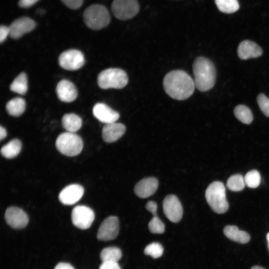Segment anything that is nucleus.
<instances>
[{"mask_svg":"<svg viewBox=\"0 0 269 269\" xmlns=\"http://www.w3.org/2000/svg\"><path fill=\"white\" fill-rule=\"evenodd\" d=\"M163 85L165 92L177 100L189 98L195 87L194 80L186 72L180 70L168 73L163 79Z\"/></svg>","mask_w":269,"mask_h":269,"instance_id":"obj_1","label":"nucleus"},{"mask_svg":"<svg viewBox=\"0 0 269 269\" xmlns=\"http://www.w3.org/2000/svg\"><path fill=\"white\" fill-rule=\"evenodd\" d=\"M195 87L201 92L212 89L216 80V69L213 63L204 57H197L193 63Z\"/></svg>","mask_w":269,"mask_h":269,"instance_id":"obj_2","label":"nucleus"},{"mask_svg":"<svg viewBox=\"0 0 269 269\" xmlns=\"http://www.w3.org/2000/svg\"><path fill=\"white\" fill-rule=\"evenodd\" d=\"M83 19L85 24L93 30H99L106 27L110 22L111 16L104 5L93 4L85 10Z\"/></svg>","mask_w":269,"mask_h":269,"instance_id":"obj_3","label":"nucleus"},{"mask_svg":"<svg viewBox=\"0 0 269 269\" xmlns=\"http://www.w3.org/2000/svg\"><path fill=\"white\" fill-rule=\"evenodd\" d=\"M205 198L215 212L222 214L228 210L229 205L226 197V189L222 182L214 181L211 183L205 191Z\"/></svg>","mask_w":269,"mask_h":269,"instance_id":"obj_4","label":"nucleus"},{"mask_svg":"<svg viewBox=\"0 0 269 269\" xmlns=\"http://www.w3.org/2000/svg\"><path fill=\"white\" fill-rule=\"evenodd\" d=\"M97 83L102 89H122L128 83L126 72L122 69L111 68L101 72L98 76Z\"/></svg>","mask_w":269,"mask_h":269,"instance_id":"obj_5","label":"nucleus"},{"mask_svg":"<svg viewBox=\"0 0 269 269\" xmlns=\"http://www.w3.org/2000/svg\"><path fill=\"white\" fill-rule=\"evenodd\" d=\"M55 145L61 153L66 156L78 155L83 148V143L81 137L74 133H63L57 137Z\"/></svg>","mask_w":269,"mask_h":269,"instance_id":"obj_6","label":"nucleus"},{"mask_svg":"<svg viewBox=\"0 0 269 269\" xmlns=\"http://www.w3.org/2000/svg\"><path fill=\"white\" fill-rule=\"evenodd\" d=\"M111 10L117 19L126 20L133 18L138 13L139 5L137 0H114Z\"/></svg>","mask_w":269,"mask_h":269,"instance_id":"obj_7","label":"nucleus"},{"mask_svg":"<svg viewBox=\"0 0 269 269\" xmlns=\"http://www.w3.org/2000/svg\"><path fill=\"white\" fill-rule=\"evenodd\" d=\"M94 219V211L91 208L86 206H77L72 211V222L78 228L88 229L91 226Z\"/></svg>","mask_w":269,"mask_h":269,"instance_id":"obj_8","label":"nucleus"},{"mask_svg":"<svg viewBox=\"0 0 269 269\" xmlns=\"http://www.w3.org/2000/svg\"><path fill=\"white\" fill-rule=\"evenodd\" d=\"M59 64L62 68L70 71L77 70L84 64L83 54L77 49H70L62 52L59 57Z\"/></svg>","mask_w":269,"mask_h":269,"instance_id":"obj_9","label":"nucleus"},{"mask_svg":"<svg viewBox=\"0 0 269 269\" xmlns=\"http://www.w3.org/2000/svg\"><path fill=\"white\" fill-rule=\"evenodd\" d=\"M163 211L165 216L171 222L177 223L182 217L183 208L178 198L174 195H168L163 200Z\"/></svg>","mask_w":269,"mask_h":269,"instance_id":"obj_10","label":"nucleus"},{"mask_svg":"<svg viewBox=\"0 0 269 269\" xmlns=\"http://www.w3.org/2000/svg\"><path fill=\"white\" fill-rule=\"evenodd\" d=\"M119 232V221L117 217L111 216L106 218L101 223L98 230L97 237L101 241L115 239Z\"/></svg>","mask_w":269,"mask_h":269,"instance_id":"obj_11","label":"nucleus"},{"mask_svg":"<svg viewBox=\"0 0 269 269\" xmlns=\"http://www.w3.org/2000/svg\"><path fill=\"white\" fill-rule=\"evenodd\" d=\"M35 26V22L30 17H19L9 26V36L14 39H17L24 34L31 31Z\"/></svg>","mask_w":269,"mask_h":269,"instance_id":"obj_12","label":"nucleus"},{"mask_svg":"<svg viewBox=\"0 0 269 269\" xmlns=\"http://www.w3.org/2000/svg\"><path fill=\"white\" fill-rule=\"evenodd\" d=\"M6 223L14 229L25 228L28 223V216L21 209L16 207H8L5 213Z\"/></svg>","mask_w":269,"mask_h":269,"instance_id":"obj_13","label":"nucleus"},{"mask_svg":"<svg viewBox=\"0 0 269 269\" xmlns=\"http://www.w3.org/2000/svg\"><path fill=\"white\" fill-rule=\"evenodd\" d=\"M84 192V188L81 185L77 184H70L60 191L59 200L63 204L73 205L81 199Z\"/></svg>","mask_w":269,"mask_h":269,"instance_id":"obj_14","label":"nucleus"},{"mask_svg":"<svg viewBox=\"0 0 269 269\" xmlns=\"http://www.w3.org/2000/svg\"><path fill=\"white\" fill-rule=\"evenodd\" d=\"M94 117L105 124L116 122L119 118L118 112L103 103L96 104L93 108Z\"/></svg>","mask_w":269,"mask_h":269,"instance_id":"obj_15","label":"nucleus"},{"mask_svg":"<svg viewBox=\"0 0 269 269\" xmlns=\"http://www.w3.org/2000/svg\"><path fill=\"white\" fill-rule=\"evenodd\" d=\"M56 92L58 98L64 102L69 103L74 101L78 95L75 85L71 81L63 79L57 85Z\"/></svg>","mask_w":269,"mask_h":269,"instance_id":"obj_16","label":"nucleus"},{"mask_svg":"<svg viewBox=\"0 0 269 269\" xmlns=\"http://www.w3.org/2000/svg\"><path fill=\"white\" fill-rule=\"evenodd\" d=\"M158 186L157 179L153 177L143 178L139 181L135 185V194L141 198H145L153 195Z\"/></svg>","mask_w":269,"mask_h":269,"instance_id":"obj_17","label":"nucleus"},{"mask_svg":"<svg viewBox=\"0 0 269 269\" xmlns=\"http://www.w3.org/2000/svg\"><path fill=\"white\" fill-rule=\"evenodd\" d=\"M126 128L119 123L105 124L102 132L103 139L106 142L112 143L120 138L125 134Z\"/></svg>","mask_w":269,"mask_h":269,"instance_id":"obj_18","label":"nucleus"},{"mask_svg":"<svg viewBox=\"0 0 269 269\" xmlns=\"http://www.w3.org/2000/svg\"><path fill=\"white\" fill-rule=\"evenodd\" d=\"M237 52L240 59L247 60L260 57L263 53V50L256 43L245 40L239 44Z\"/></svg>","mask_w":269,"mask_h":269,"instance_id":"obj_19","label":"nucleus"},{"mask_svg":"<svg viewBox=\"0 0 269 269\" xmlns=\"http://www.w3.org/2000/svg\"><path fill=\"white\" fill-rule=\"evenodd\" d=\"M223 232L228 239L241 244L247 243L250 240V236L247 232L239 230L235 226H227Z\"/></svg>","mask_w":269,"mask_h":269,"instance_id":"obj_20","label":"nucleus"},{"mask_svg":"<svg viewBox=\"0 0 269 269\" xmlns=\"http://www.w3.org/2000/svg\"><path fill=\"white\" fill-rule=\"evenodd\" d=\"M62 124L67 132L75 133L81 128L82 121L81 118L76 114H66L62 117Z\"/></svg>","mask_w":269,"mask_h":269,"instance_id":"obj_21","label":"nucleus"},{"mask_svg":"<svg viewBox=\"0 0 269 269\" xmlns=\"http://www.w3.org/2000/svg\"><path fill=\"white\" fill-rule=\"evenodd\" d=\"M22 144L20 140L13 139L2 146L0 149L1 155L6 158H13L20 152Z\"/></svg>","mask_w":269,"mask_h":269,"instance_id":"obj_22","label":"nucleus"},{"mask_svg":"<svg viewBox=\"0 0 269 269\" xmlns=\"http://www.w3.org/2000/svg\"><path fill=\"white\" fill-rule=\"evenodd\" d=\"M5 108L7 112L10 116L19 117L25 111V100L19 97L12 99L7 103Z\"/></svg>","mask_w":269,"mask_h":269,"instance_id":"obj_23","label":"nucleus"},{"mask_svg":"<svg viewBox=\"0 0 269 269\" xmlns=\"http://www.w3.org/2000/svg\"><path fill=\"white\" fill-rule=\"evenodd\" d=\"M9 88L12 92L24 95L28 89L26 74L24 72L20 73L12 81Z\"/></svg>","mask_w":269,"mask_h":269,"instance_id":"obj_24","label":"nucleus"},{"mask_svg":"<svg viewBox=\"0 0 269 269\" xmlns=\"http://www.w3.org/2000/svg\"><path fill=\"white\" fill-rule=\"evenodd\" d=\"M100 256L102 262L106 261L118 262L121 259L122 254L119 248L110 247L103 249Z\"/></svg>","mask_w":269,"mask_h":269,"instance_id":"obj_25","label":"nucleus"},{"mask_svg":"<svg viewBox=\"0 0 269 269\" xmlns=\"http://www.w3.org/2000/svg\"><path fill=\"white\" fill-rule=\"evenodd\" d=\"M235 116L242 123L250 124L253 120V116L251 110L246 106L239 105L237 106L234 110Z\"/></svg>","mask_w":269,"mask_h":269,"instance_id":"obj_26","label":"nucleus"},{"mask_svg":"<svg viewBox=\"0 0 269 269\" xmlns=\"http://www.w3.org/2000/svg\"><path fill=\"white\" fill-rule=\"evenodd\" d=\"M218 9L225 13H232L237 11L240 5L238 0H215Z\"/></svg>","mask_w":269,"mask_h":269,"instance_id":"obj_27","label":"nucleus"},{"mask_svg":"<svg viewBox=\"0 0 269 269\" xmlns=\"http://www.w3.org/2000/svg\"><path fill=\"white\" fill-rule=\"evenodd\" d=\"M245 185L244 178L240 174H235L231 176L227 182V187L233 191L242 190Z\"/></svg>","mask_w":269,"mask_h":269,"instance_id":"obj_28","label":"nucleus"},{"mask_svg":"<svg viewBox=\"0 0 269 269\" xmlns=\"http://www.w3.org/2000/svg\"><path fill=\"white\" fill-rule=\"evenodd\" d=\"M244 180L246 185L250 188H255L260 185L261 177L258 171L253 170L246 174Z\"/></svg>","mask_w":269,"mask_h":269,"instance_id":"obj_29","label":"nucleus"},{"mask_svg":"<svg viewBox=\"0 0 269 269\" xmlns=\"http://www.w3.org/2000/svg\"><path fill=\"white\" fill-rule=\"evenodd\" d=\"M163 252V248L158 243L153 242L148 245L144 250V253L146 255L151 256L153 258L161 257Z\"/></svg>","mask_w":269,"mask_h":269,"instance_id":"obj_30","label":"nucleus"},{"mask_svg":"<svg viewBox=\"0 0 269 269\" xmlns=\"http://www.w3.org/2000/svg\"><path fill=\"white\" fill-rule=\"evenodd\" d=\"M148 227L149 231L154 234H162L165 230L164 224L157 216L153 217L149 221Z\"/></svg>","mask_w":269,"mask_h":269,"instance_id":"obj_31","label":"nucleus"},{"mask_svg":"<svg viewBox=\"0 0 269 269\" xmlns=\"http://www.w3.org/2000/svg\"><path fill=\"white\" fill-rule=\"evenodd\" d=\"M257 103L262 112L269 117V98L264 94H260L257 97Z\"/></svg>","mask_w":269,"mask_h":269,"instance_id":"obj_32","label":"nucleus"},{"mask_svg":"<svg viewBox=\"0 0 269 269\" xmlns=\"http://www.w3.org/2000/svg\"><path fill=\"white\" fill-rule=\"evenodd\" d=\"M68 7L72 9H77L80 8L84 0H61Z\"/></svg>","mask_w":269,"mask_h":269,"instance_id":"obj_33","label":"nucleus"},{"mask_svg":"<svg viewBox=\"0 0 269 269\" xmlns=\"http://www.w3.org/2000/svg\"><path fill=\"white\" fill-rule=\"evenodd\" d=\"M99 269H121V268L118 262L106 261L102 262Z\"/></svg>","mask_w":269,"mask_h":269,"instance_id":"obj_34","label":"nucleus"},{"mask_svg":"<svg viewBox=\"0 0 269 269\" xmlns=\"http://www.w3.org/2000/svg\"><path fill=\"white\" fill-rule=\"evenodd\" d=\"M146 209L150 212L153 216H157V205L153 201H148L145 205Z\"/></svg>","mask_w":269,"mask_h":269,"instance_id":"obj_35","label":"nucleus"},{"mask_svg":"<svg viewBox=\"0 0 269 269\" xmlns=\"http://www.w3.org/2000/svg\"><path fill=\"white\" fill-rule=\"evenodd\" d=\"M9 35V28L4 25H1L0 27V42L2 43Z\"/></svg>","mask_w":269,"mask_h":269,"instance_id":"obj_36","label":"nucleus"},{"mask_svg":"<svg viewBox=\"0 0 269 269\" xmlns=\"http://www.w3.org/2000/svg\"><path fill=\"white\" fill-rule=\"evenodd\" d=\"M39 0H19L18 1V5L22 8H28L35 3H36Z\"/></svg>","mask_w":269,"mask_h":269,"instance_id":"obj_37","label":"nucleus"},{"mask_svg":"<svg viewBox=\"0 0 269 269\" xmlns=\"http://www.w3.org/2000/svg\"><path fill=\"white\" fill-rule=\"evenodd\" d=\"M54 269H74L72 266L67 263H59Z\"/></svg>","mask_w":269,"mask_h":269,"instance_id":"obj_38","label":"nucleus"},{"mask_svg":"<svg viewBox=\"0 0 269 269\" xmlns=\"http://www.w3.org/2000/svg\"><path fill=\"white\" fill-rule=\"evenodd\" d=\"M7 135V132L5 128L0 126V140L4 139Z\"/></svg>","mask_w":269,"mask_h":269,"instance_id":"obj_39","label":"nucleus"},{"mask_svg":"<svg viewBox=\"0 0 269 269\" xmlns=\"http://www.w3.org/2000/svg\"><path fill=\"white\" fill-rule=\"evenodd\" d=\"M251 269H265L260 266H255L252 267Z\"/></svg>","mask_w":269,"mask_h":269,"instance_id":"obj_40","label":"nucleus"},{"mask_svg":"<svg viewBox=\"0 0 269 269\" xmlns=\"http://www.w3.org/2000/svg\"><path fill=\"white\" fill-rule=\"evenodd\" d=\"M38 13L40 14L44 13V10L43 9H38Z\"/></svg>","mask_w":269,"mask_h":269,"instance_id":"obj_41","label":"nucleus"},{"mask_svg":"<svg viewBox=\"0 0 269 269\" xmlns=\"http://www.w3.org/2000/svg\"><path fill=\"white\" fill-rule=\"evenodd\" d=\"M267 239L268 242V247H269V233H268V234L267 235Z\"/></svg>","mask_w":269,"mask_h":269,"instance_id":"obj_42","label":"nucleus"}]
</instances>
